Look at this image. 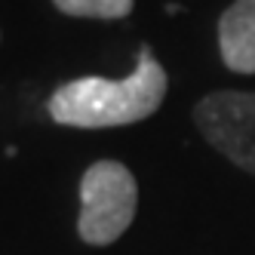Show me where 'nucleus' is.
I'll use <instances>...</instances> for the list:
<instances>
[{"instance_id":"1","label":"nucleus","mask_w":255,"mask_h":255,"mask_svg":"<svg viewBox=\"0 0 255 255\" xmlns=\"http://www.w3.org/2000/svg\"><path fill=\"white\" fill-rule=\"evenodd\" d=\"M169 77L148 46L138 49L135 71L123 80L80 77L59 86L49 99V117L62 126L105 129L151 117L166 99Z\"/></svg>"},{"instance_id":"2","label":"nucleus","mask_w":255,"mask_h":255,"mask_svg":"<svg viewBox=\"0 0 255 255\" xmlns=\"http://www.w3.org/2000/svg\"><path fill=\"white\" fill-rule=\"evenodd\" d=\"M138 185L132 172L117 160L93 163L80 181V218L77 231L80 240L89 246H108L135 218Z\"/></svg>"},{"instance_id":"3","label":"nucleus","mask_w":255,"mask_h":255,"mask_svg":"<svg viewBox=\"0 0 255 255\" xmlns=\"http://www.w3.org/2000/svg\"><path fill=\"white\" fill-rule=\"evenodd\" d=\"M194 123L218 154L255 175V93L218 89L197 102Z\"/></svg>"},{"instance_id":"4","label":"nucleus","mask_w":255,"mask_h":255,"mask_svg":"<svg viewBox=\"0 0 255 255\" xmlns=\"http://www.w3.org/2000/svg\"><path fill=\"white\" fill-rule=\"evenodd\" d=\"M218 49L234 74H255V0H234L222 12Z\"/></svg>"},{"instance_id":"5","label":"nucleus","mask_w":255,"mask_h":255,"mask_svg":"<svg viewBox=\"0 0 255 255\" xmlns=\"http://www.w3.org/2000/svg\"><path fill=\"white\" fill-rule=\"evenodd\" d=\"M56 9L77 19H126L135 0H52Z\"/></svg>"}]
</instances>
